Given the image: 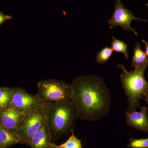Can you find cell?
<instances>
[{"label": "cell", "mask_w": 148, "mask_h": 148, "mask_svg": "<svg viewBox=\"0 0 148 148\" xmlns=\"http://www.w3.org/2000/svg\"><path fill=\"white\" fill-rule=\"evenodd\" d=\"M71 84V100L78 119L96 121L109 114L112 97L102 78L93 75L79 76L73 79Z\"/></svg>", "instance_id": "1"}, {"label": "cell", "mask_w": 148, "mask_h": 148, "mask_svg": "<svg viewBox=\"0 0 148 148\" xmlns=\"http://www.w3.org/2000/svg\"><path fill=\"white\" fill-rule=\"evenodd\" d=\"M78 119L71 101L48 102L46 123L50 130L52 143L71 133Z\"/></svg>", "instance_id": "2"}, {"label": "cell", "mask_w": 148, "mask_h": 148, "mask_svg": "<svg viewBox=\"0 0 148 148\" xmlns=\"http://www.w3.org/2000/svg\"><path fill=\"white\" fill-rule=\"evenodd\" d=\"M118 68L121 70L120 75L122 87L128 101L127 112L137 110L141 108L140 101L148 92V82L145 77V72L148 66L135 69L129 72L123 64H119Z\"/></svg>", "instance_id": "3"}, {"label": "cell", "mask_w": 148, "mask_h": 148, "mask_svg": "<svg viewBox=\"0 0 148 148\" xmlns=\"http://www.w3.org/2000/svg\"><path fill=\"white\" fill-rule=\"evenodd\" d=\"M37 95L46 102L68 101L73 91L71 84L53 79L40 81L37 84Z\"/></svg>", "instance_id": "4"}, {"label": "cell", "mask_w": 148, "mask_h": 148, "mask_svg": "<svg viewBox=\"0 0 148 148\" xmlns=\"http://www.w3.org/2000/svg\"><path fill=\"white\" fill-rule=\"evenodd\" d=\"M47 105L25 115L16 131L20 144L29 146L32 137L46 122Z\"/></svg>", "instance_id": "5"}, {"label": "cell", "mask_w": 148, "mask_h": 148, "mask_svg": "<svg viewBox=\"0 0 148 148\" xmlns=\"http://www.w3.org/2000/svg\"><path fill=\"white\" fill-rule=\"evenodd\" d=\"M48 103L41 100L37 94H31L24 88H12L10 106L25 115L44 107Z\"/></svg>", "instance_id": "6"}, {"label": "cell", "mask_w": 148, "mask_h": 148, "mask_svg": "<svg viewBox=\"0 0 148 148\" xmlns=\"http://www.w3.org/2000/svg\"><path fill=\"white\" fill-rule=\"evenodd\" d=\"M132 20L148 21L147 19H143L135 16L129 10L125 8L121 0H116L115 4L114 10L112 16L108 20V23L112 28L120 26L127 32H132L135 35H138V32L131 27Z\"/></svg>", "instance_id": "7"}, {"label": "cell", "mask_w": 148, "mask_h": 148, "mask_svg": "<svg viewBox=\"0 0 148 148\" xmlns=\"http://www.w3.org/2000/svg\"><path fill=\"white\" fill-rule=\"evenodd\" d=\"M25 114L10 106L0 110V123L10 132L16 133Z\"/></svg>", "instance_id": "8"}, {"label": "cell", "mask_w": 148, "mask_h": 148, "mask_svg": "<svg viewBox=\"0 0 148 148\" xmlns=\"http://www.w3.org/2000/svg\"><path fill=\"white\" fill-rule=\"evenodd\" d=\"M139 112H125L126 124L135 130L148 133V112L147 107H141Z\"/></svg>", "instance_id": "9"}, {"label": "cell", "mask_w": 148, "mask_h": 148, "mask_svg": "<svg viewBox=\"0 0 148 148\" xmlns=\"http://www.w3.org/2000/svg\"><path fill=\"white\" fill-rule=\"evenodd\" d=\"M52 143L50 130L46 122L32 138L29 146L32 148H50Z\"/></svg>", "instance_id": "10"}, {"label": "cell", "mask_w": 148, "mask_h": 148, "mask_svg": "<svg viewBox=\"0 0 148 148\" xmlns=\"http://www.w3.org/2000/svg\"><path fill=\"white\" fill-rule=\"evenodd\" d=\"M18 144L20 141L17 134L10 132L0 123V148H8Z\"/></svg>", "instance_id": "11"}, {"label": "cell", "mask_w": 148, "mask_h": 148, "mask_svg": "<svg viewBox=\"0 0 148 148\" xmlns=\"http://www.w3.org/2000/svg\"><path fill=\"white\" fill-rule=\"evenodd\" d=\"M146 65L148 66L147 56L142 49L141 45L139 43H136L134 48L131 67L137 69Z\"/></svg>", "instance_id": "12"}, {"label": "cell", "mask_w": 148, "mask_h": 148, "mask_svg": "<svg viewBox=\"0 0 148 148\" xmlns=\"http://www.w3.org/2000/svg\"><path fill=\"white\" fill-rule=\"evenodd\" d=\"M50 148H82V144L81 140L75 135L73 130L71 135L66 142L60 145L51 143H50Z\"/></svg>", "instance_id": "13"}, {"label": "cell", "mask_w": 148, "mask_h": 148, "mask_svg": "<svg viewBox=\"0 0 148 148\" xmlns=\"http://www.w3.org/2000/svg\"><path fill=\"white\" fill-rule=\"evenodd\" d=\"M12 88L0 87V110L10 105Z\"/></svg>", "instance_id": "14"}, {"label": "cell", "mask_w": 148, "mask_h": 148, "mask_svg": "<svg viewBox=\"0 0 148 148\" xmlns=\"http://www.w3.org/2000/svg\"><path fill=\"white\" fill-rule=\"evenodd\" d=\"M112 48L113 51L123 53L125 59H128L129 54L127 50L128 46L127 45L120 40L116 39L114 36L112 37Z\"/></svg>", "instance_id": "15"}, {"label": "cell", "mask_w": 148, "mask_h": 148, "mask_svg": "<svg viewBox=\"0 0 148 148\" xmlns=\"http://www.w3.org/2000/svg\"><path fill=\"white\" fill-rule=\"evenodd\" d=\"M113 52L112 48H104L97 54L95 58L96 62L100 64H105L110 58Z\"/></svg>", "instance_id": "16"}, {"label": "cell", "mask_w": 148, "mask_h": 148, "mask_svg": "<svg viewBox=\"0 0 148 148\" xmlns=\"http://www.w3.org/2000/svg\"><path fill=\"white\" fill-rule=\"evenodd\" d=\"M127 146L130 148H148V138L141 139L130 138Z\"/></svg>", "instance_id": "17"}, {"label": "cell", "mask_w": 148, "mask_h": 148, "mask_svg": "<svg viewBox=\"0 0 148 148\" xmlns=\"http://www.w3.org/2000/svg\"><path fill=\"white\" fill-rule=\"evenodd\" d=\"M12 18V17L10 15H6V14H4L1 12L0 11V25L4 23L5 21L8 20H10Z\"/></svg>", "instance_id": "18"}, {"label": "cell", "mask_w": 148, "mask_h": 148, "mask_svg": "<svg viewBox=\"0 0 148 148\" xmlns=\"http://www.w3.org/2000/svg\"><path fill=\"white\" fill-rule=\"evenodd\" d=\"M142 42L144 43L145 44V53L146 55L147 56L148 58V42L145 40H142Z\"/></svg>", "instance_id": "19"}, {"label": "cell", "mask_w": 148, "mask_h": 148, "mask_svg": "<svg viewBox=\"0 0 148 148\" xmlns=\"http://www.w3.org/2000/svg\"><path fill=\"white\" fill-rule=\"evenodd\" d=\"M143 100H144L146 103H147V104L148 105V92H147V94H146L145 95V96H144V98H143Z\"/></svg>", "instance_id": "20"}, {"label": "cell", "mask_w": 148, "mask_h": 148, "mask_svg": "<svg viewBox=\"0 0 148 148\" xmlns=\"http://www.w3.org/2000/svg\"><path fill=\"white\" fill-rule=\"evenodd\" d=\"M146 5L147 6V7L148 9V3H146Z\"/></svg>", "instance_id": "21"}]
</instances>
